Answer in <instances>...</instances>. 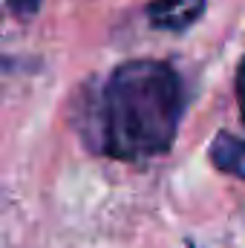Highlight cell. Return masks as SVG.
Returning <instances> with one entry per match:
<instances>
[{
  "mask_svg": "<svg viewBox=\"0 0 245 248\" xmlns=\"http://www.w3.org/2000/svg\"><path fill=\"white\" fill-rule=\"evenodd\" d=\"M211 162L222 173L245 179V141L237 139V136H231V133H219L211 141Z\"/></svg>",
  "mask_w": 245,
  "mask_h": 248,
  "instance_id": "cell-3",
  "label": "cell"
},
{
  "mask_svg": "<svg viewBox=\"0 0 245 248\" xmlns=\"http://www.w3.org/2000/svg\"><path fill=\"white\" fill-rule=\"evenodd\" d=\"M205 12V0H150L144 15L156 29L165 32H184L193 26Z\"/></svg>",
  "mask_w": 245,
  "mask_h": 248,
  "instance_id": "cell-2",
  "label": "cell"
},
{
  "mask_svg": "<svg viewBox=\"0 0 245 248\" xmlns=\"http://www.w3.org/2000/svg\"><path fill=\"white\" fill-rule=\"evenodd\" d=\"M237 101H240V113L245 122V55L240 61V69H237Z\"/></svg>",
  "mask_w": 245,
  "mask_h": 248,
  "instance_id": "cell-5",
  "label": "cell"
},
{
  "mask_svg": "<svg viewBox=\"0 0 245 248\" xmlns=\"http://www.w3.org/2000/svg\"><path fill=\"white\" fill-rule=\"evenodd\" d=\"M6 6H9V12L15 17H32L38 12L41 0H6Z\"/></svg>",
  "mask_w": 245,
  "mask_h": 248,
  "instance_id": "cell-4",
  "label": "cell"
},
{
  "mask_svg": "<svg viewBox=\"0 0 245 248\" xmlns=\"http://www.w3.org/2000/svg\"><path fill=\"white\" fill-rule=\"evenodd\" d=\"M184 113L179 72L165 61H127L101 90L75 101L72 124L95 153L141 162L168 153Z\"/></svg>",
  "mask_w": 245,
  "mask_h": 248,
  "instance_id": "cell-1",
  "label": "cell"
}]
</instances>
